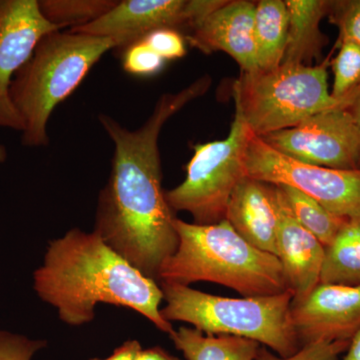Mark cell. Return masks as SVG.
I'll list each match as a JSON object with an SVG mask.
<instances>
[{"label": "cell", "instance_id": "28", "mask_svg": "<svg viewBox=\"0 0 360 360\" xmlns=\"http://www.w3.org/2000/svg\"><path fill=\"white\" fill-rule=\"evenodd\" d=\"M141 349V345L139 341L127 340L120 347L116 348L115 352L108 359H92L90 360H135Z\"/></svg>", "mask_w": 360, "mask_h": 360}, {"label": "cell", "instance_id": "1", "mask_svg": "<svg viewBox=\"0 0 360 360\" xmlns=\"http://www.w3.org/2000/svg\"><path fill=\"white\" fill-rule=\"evenodd\" d=\"M208 75L176 94H165L139 129L98 116L115 144L110 179L99 194L96 232L104 243L148 278L158 281L161 266L179 245L174 210L162 189L158 139L165 123L207 91Z\"/></svg>", "mask_w": 360, "mask_h": 360}, {"label": "cell", "instance_id": "30", "mask_svg": "<svg viewBox=\"0 0 360 360\" xmlns=\"http://www.w3.org/2000/svg\"><path fill=\"white\" fill-rule=\"evenodd\" d=\"M347 96V110L349 111L350 115L354 117L357 127L360 129V84L350 92Z\"/></svg>", "mask_w": 360, "mask_h": 360}, {"label": "cell", "instance_id": "7", "mask_svg": "<svg viewBox=\"0 0 360 360\" xmlns=\"http://www.w3.org/2000/svg\"><path fill=\"white\" fill-rule=\"evenodd\" d=\"M252 135L236 108L226 139L194 146L186 179L165 191L170 208L189 213L196 224H215L224 220L232 191L245 177L243 158Z\"/></svg>", "mask_w": 360, "mask_h": 360}, {"label": "cell", "instance_id": "9", "mask_svg": "<svg viewBox=\"0 0 360 360\" xmlns=\"http://www.w3.org/2000/svg\"><path fill=\"white\" fill-rule=\"evenodd\" d=\"M260 139L278 153L307 165L360 169V129L347 108L323 111L296 127Z\"/></svg>", "mask_w": 360, "mask_h": 360}, {"label": "cell", "instance_id": "2", "mask_svg": "<svg viewBox=\"0 0 360 360\" xmlns=\"http://www.w3.org/2000/svg\"><path fill=\"white\" fill-rule=\"evenodd\" d=\"M33 288L70 326L89 323L97 305L108 303L139 312L169 336L175 331L160 314V283L143 276L94 231L73 229L51 241L44 264L33 274Z\"/></svg>", "mask_w": 360, "mask_h": 360}, {"label": "cell", "instance_id": "29", "mask_svg": "<svg viewBox=\"0 0 360 360\" xmlns=\"http://www.w3.org/2000/svg\"><path fill=\"white\" fill-rule=\"evenodd\" d=\"M135 360H180L179 357L170 354L165 348L155 347L141 349Z\"/></svg>", "mask_w": 360, "mask_h": 360}, {"label": "cell", "instance_id": "24", "mask_svg": "<svg viewBox=\"0 0 360 360\" xmlns=\"http://www.w3.org/2000/svg\"><path fill=\"white\" fill-rule=\"evenodd\" d=\"M350 341L317 342L304 345L295 354L288 357L279 356L265 347H260L257 360H338L347 352Z\"/></svg>", "mask_w": 360, "mask_h": 360}, {"label": "cell", "instance_id": "11", "mask_svg": "<svg viewBox=\"0 0 360 360\" xmlns=\"http://www.w3.org/2000/svg\"><path fill=\"white\" fill-rule=\"evenodd\" d=\"M58 30L45 18L37 0H0V127L22 131L11 98L13 77L32 58L40 40Z\"/></svg>", "mask_w": 360, "mask_h": 360}, {"label": "cell", "instance_id": "21", "mask_svg": "<svg viewBox=\"0 0 360 360\" xmlns=\"http://www.w3.org/2000/svg\"><path fill=\"white\" fill-rule=\"evenodd\" d=\"M117 4L113 0H40V11L47 20L63 28L82 27L94 22Z\"/></svg>", "mask_w": 360, "mask_h": 360}, {"label": "cell", "instance_id": "5", "mask_svg": "<svg viewBox=\"0 0 360 360\" xmlns=\"http://www.w3.org/2000/svg\"><path fill=\"white\" fill-rule=\"evenodd\" d=\"M160 283L165 307L161 316L191 324L205 335H231L255 340L279 356L302 348L290 319L293 295L224 297L176 283Z\"/></svg>", "mask_w": 360, "mask_h": 360}, {"label": "cell", "instance_id": "18", "mask_svg": "<svg viewBox=\"0 0 360 360\" xmlns=\"http://www.w3.org/2000/svg\"><path fill=\"white\" fill-rule=\"evenodd\" d=\"M288 33V13L283 0H260L255 7V39L258 70L283 63Z\"/></svg>", "mask_w": 360, "mask_h": 360}, {"label": "cell", "instance_id": "16", "mask_svg": "<svg viewBox=\"0 0 360 360\" xmlns=\"http://www.w3.org/2000/svg\"><path fill=\"white\" fill-rule=\"evenodd\" d=\"M288 33L283 63L309 65L324 45L319 30L321 21L329 13L331 1L326 0H286Z\"/></svg>", "mask_w": 360, "mask_h": 360}, {"label": "cell", "instance_id": "4", "mask_svg": "<svg viewBox=\"0 0 360 360\" xmlns=\"http://www.w3.org/2000/svg\"><path fill=\"white\" fill-rule=\"evenodd\" d=\"M117 47L115 39L70 30L51 32L40 40L11 86V101L23 123V146H49L47 124L52 111L77 89L106 52Z\"/></svg>", "mask_w": 360, "mask_h": 360}, {"label": "cell", "instance_id": "31", "mask_svg": "<svg viewBox=\"0 0 360 360\" xmlns=\"http://www.w3.org/2000/svg\"><path fill=\"white\" fill-rule=\"evenodd\" d=\"M347 354L345 355L342 360H360V331L350 341Z\"/></svg>", "mask_w": 360, "mask_h": 360}, {"label": "cell", "instance_id": "27", "mask_svg": "<svg viewBox=\"0 0 360 360\" xmlns=\"http://www.w3.org/2000/svg\"><path fill=\"white\" fill-rule=\"evenodd\" d=\"M46 345L45 340H32L0 330V360H32L33 355Z\"/></svg>", "mask_w": 360, "mask_h": 360}, {"label": "cell", "instance_id": "20", "mask_svg": "<svg viewBox=\"0 0 360 360\" xmlns=\"http://www.w3.org/2000/svg\"><path fill=\"white\" fill-rule=\"evenodd\" d=\"M283 191L296 220L319 239L324 248L331 245L347 219L338 217L314 198L291 186H277Z\"/></svg>", "mask_w": 360, "mask_h": 360}, {"label": "cell", "instance_id": "14", "mask_svg": "<svg viewBox=\"0 0 360 360\" xmlns=\"http://www.w3.org/2000/svg\"><path fill=\"white\" fill-rule=\"evenodd\" d=\"M277 191L276 257L283 267L286 288L300 302L321 283L326 248L296 220L279 186Z\"/></svg>", "mask_w": 360, "mask_h": 360}, {"label": "cell", "instance_id": "17", "mask_svg": "<svg viewBox=\"0 0 360 360\" xmlns=\"http://www.w3.org/2000/svg\"><path fill=\"white\" fill-rule=\"evenodd\" d=\"M169 338L186 360H257L262 347L248 338L205 335L186 326L177 329Z\"/></svg>", "mask_w": 360, "mask_h": 360}, {"label": "cell", "instance_id": "12", "mask_svg": "<svg viewBox=\"0 0 360 360\" xmlns=\"http://www.w3.org/2000/svg\"><path fill=\"white\" fill-rule=\"evenodd\" d=\"M290 319L302 347L352 341L360 331V286L319 283L291 303Z\"/></svg>", "mask_w": 360, "mask_h": 360}, {"label": "cell", "instance_id": "10", "mask_svg": "<svg viewBox=\"0 0 360 360\" xmlns=\"http://www.w3.org/2000/svg\"><path fill=\"white\" fill-rule=\"evenodd\" d=\"M224 0H123L108 13L70 32L115 39L120 47L143 39L161 28L193 32Z\"/></svg>", "mask_w": 360, "mask_h": 360}, {"label": "cell", "instance_id": "6", "mask_svg": "<svg viewBox=\"0 0 360 360\" xmlns=\"http://www.w3.org/2000/svg\"><path fill=\"white\" fill-rule=\"evenodd\" d=\"M233 98L251 132L259 137L347 106V96L338 99L328 91L326 65L281 63L272 70L243 72L234 82Z\"/></svg>", "mask_w": 360, "mask_h": 360}, {"label": "cell", "instance_id": "19", "mask_svg": "<svg viewBox=\"0 0 360 360\" xmlns=\"http://www.w3.org/2000/svg\"><path fill=\"white\" fill-rule=\"evenodd\" d=\"M321 283L360 286V219H347L326 248Z\"/></svg>", "mask_w": 360, "mask_h": 360}, {"label": "cell", "instance_id": "25", "mask_svg": "<svg viewBox=\"0 0 360 360\" xmlns=\"http://www.w3.org/2000/svg\"><path fill=\"white\" fill-rule=\"evenodd\" d=\"M329 14L340 28V41L350 40L360 46V0L331 1Z\"/></svg>", "mask_w": 360, "mask_h": 360}, {"label": "cell", "instance_id": "15", "mask_svg": "<svg viewBox=\"0 0 360 360\" xmlns=\"http://www.w3.org/2000/svg\"><path fill=\"white\" fill-rule=\"evenodd\" d=\"M225 220L251 245L276 257L278 212L276 186L243 177L229 198Z\"/></svg>", "mask_w": 360, "mask_h": 360}, {"label": "cell", "instance_id": "32", "mask_svg": "<svg viewBox=\"0 0 360 360\" xmlns=\"http://www.w3.org/2000/svg\"><path fill=\"white\" fill-rule=\"evenodd\" d=\"M7 160V150L6 148L2 144H0V163H4Z\"/></svg>", "mask_w": 360, "mask_h": 360}, {"label": "cell", "instance_id": "3", "mask_svg": "<svg viewBox=\"0 0 360 360\" xmlns=\"http://www.w3.org/2000/svg\"><path fill=\"white\" fill-rule=\"evenodd\" d=\"M174 226L179 245L161 266L158 283L189 286L207 281L243 297L288 291L278 258L251 245L227 220L202 225L175 217Z\"/></svg>", "mask_w": 360, "mask_h": 360}, {"label": "cell", "instance_id": "26", "mask_svg": "<svg viewBox=\"0 0 360 360\" xmlns=\"http://www.w3.org/2000/svg\"><path fill=\"white\" fill-rule=\"evenodd\" d=\"M142 39L165 60L181 58L186 54V40L179 30L161 28L148 33Z\"/></svg>", "mask_w": 360, "mask_h": 360}, {"label": "cell", "instance_id": "23", "mask_svg": "<svg viewBox=\"0 0 360 360\" xmlns=\"http://www.w3.org/2000/svg\"><path fill=\"white\" fill-rule=\"evenodd\" d=\"M165 60L158 56L143 39L125 47L122 65L130 75L150 77L162 70Z\"/></svg>", "mask_w": 360, "mask_h": 360}, {"label": "cell", "instance_id": "8", "mask_svg": "<svg viewBox=\"0 0 360 360\" xmlns=\"http://www.w3.org/2000/svg\"><path fill=\"white\" fill-rule=\"evenodd\" d=\"M245 176L274 186H291L347 219H360V169L307 165L270 148L253 134L243 158Z\"/></svg>", "mask_w": 360, "mask_h": 360}, {"label": "cell", "instance_id": "13", "mask_svg": "<svg viewBox=\"0 0 360 360\" xmlns=\"http://www.w3.org/2000/svg\"><path fill=\"white\" fill-rule=\"evenodd\" d=\"M257 4L248 0L225 1L186 37L203 52L222 51L231 56L243 72L258 70L255 39Z\"/></svg>", "mask_w": 360, "mask_h": 360}, {"label": "cell", "instance_id": "22", "mask_svg": "<svg viewBox=\"0 0 360 360\" xmlns=\"http://www.w3.org/2000/svg\"><path fill=\"white\" fill-rule=\"evenodd\" d=\"M333 82L331 96L345 98L360 84V46L350 40L340 41V49L333 63Z\"/></svg>", "mask_w": 360, "mask_h": 360}]
</instances>
